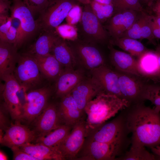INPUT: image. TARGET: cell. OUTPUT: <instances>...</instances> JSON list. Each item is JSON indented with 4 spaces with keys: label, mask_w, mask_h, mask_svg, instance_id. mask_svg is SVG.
<instances>
[{
    "label": "cell",
    "mask_w": 160,
    "mask_h": 160,
    "mask_svg": "<svg viewBox=\"0 0 160 160\" xmlns=\"http://www.w3.org/2000/svg\"><path fill=\"white\" fill-rule=\"evenodd\" d=\"M91 77L100 87L102 93L115 95L123 99L120 92L117 71L103 65L91 71Z\"/></svg>",
    "instance_id": "cell-16"
},
{
    "label": "cell",
    "mask_w": 160,
    "mask_h": 160,
    "mask_svg": "<svg viewBox=\"0 0 160 160\" xmlns=\"http://www.w3.org/2000/svg\"><path fill=\"white\" fill-rule=\"evenodd\" d=\"M35 43L30 47L28 53L44 56L51 53L52 47L60 37L56 31H42Z\"/></svg>",
    "instance_id": "cell-28"
},
{
    "label": "cell",
    "mask_w": 160,
    "mask_h": 160,
    "mask_svg": "<svg viewBox=\"0 0 160 160\" xmlns=\"http://www.w3.org/2000/svg\"><path fill=\"white\" fill-rule=\"evenodd\" d=\"M129 105L127 100L115 95L98 94L87 104L84 109L88 128H93L106 122Z\"/></svg>",
    "instance_id": "cell-3"
},
{
    "label": "cell",
    "mask_w": 160,
    "mask_h": 160,
    "mask_svg": "<svg viewBox=\"0 0 160 160\" xmlns=\"http://www.w3.org/2000/svg\"><path fill=\"white\" fill-rule=\"evenodd\" d=\"M11 149L13 152V160H36L35 158L21 149L19 147L14 146Z\"/></svg>",
    "instance_id": "cell-38"
},
{
    "label": "cell",
    "mask_w": 160,
    "mask_h": 160,
    "mask_svg": "<svg viewBox=\"0 0 160 160\" xmlns=\"http://www.w3.org/2000/svg\"><path fill=\"white\" fill-rule=\"evenodd\" d=\"M0 1H9V0H0Z\"/></svg>",
    "instance_id": "cell-50"
},
{
    "label": "cell",
    "mask_w": 160,
    "mask_h": 160,
    "mask_svg": "<svg viewBox=\"0 0 160 160\" xmlns=\"http://www.w3.org/2000/svg\"><path fill=\"white\" fill-rule=\"evenodd\" d=\"M118 160H155V156L148 152L145 147L141 148H130Z\"/></svg>",
    "instance_id": "cell-32"
},
{
    "label": "cell",
    "mask_w": 160,
    "mask_h": 160,
    "mask_svg": "<svg viewBox=\"0 0 160 160\" xmlns=\"http://www.w3.org/2000/svg\"><path fill=\"white\" fill-rule=\"evenodd\" d=\"M73 53L77 64L91 71L104 65L103 56L95 44L78 37L67 40Z\"/></svg>",
    "instance_id": "cell-7"
},
{
    "label": "cell",
    "mask_w": 160,
    "mask_h": 160,
    "mask_svg": "<svg viewBox=\"0 0 160 160\" xmlns=\"http://www.w3.org/2000/svg\"><path fill=\"white\" fill-rule=\"evenodd\" d=\"M82 8L78 4L70 11L66 17L68 23L71 25H77L79 22L82 15Z\"/></svg>",
    "instance_id": "cell-37"
},
{
    "label": "cell",
    "mask_w": 160,
    "mask_h": 160,
    "mask_svg": "<svg viewBox=\"0 0 160 160\" xmlns=\"http://www.w3.org/2000/svg\"><path fill=\"white\" fill-rule=\"evenodd\" d=\"M88 129L85 118L73 126L68 136L56 148L63 160H75L84 143Z\"/></svg>",
    "instance_id": "cell-10"
},
{
    "label": "cell",
    "mask_w": 160,
    "mask_h": 160,
    "mask_svg": "<svg viewBox=\"0 0 160 160\" xmlns=\"http://www.w3.org/2000/svg\"><path fill=\"white\" fill-rule=\"evenodd\" d=\"M109 41L111 45L117 46L137 58L148 50L140 42L130 38L122 37L111 39Z\"/></svg>",
    "instance_id": "cell-30"
},
{
    "label": "cell",
    "mask_w": 160,
    "mask_h": 160,
    "mask_svg": "<svg viewBox=\"0 0 160 160\" xmlns=\"http://www.w3.org/2000/svg\"><path fill=\"white\" fill-rule=\"evenodd\" d=\"M137 60V69L141 77L146 79L158 80L159 68L158 57L155 52L148 49Z\"/></svg>",
    "instance_id": "cell-24"
},
{
    "label": "cell",
    "mask_w": 160,
    "mask_h": 160,
    "mask_svg": "<svg viewBox=\"0 0 160 160\" xmlns=\"http://www.w3.org/2000/svg\"><path fill=\"white\" fill-rule=\"evenodd\" d=\"M51 54L64 69H75L78 64L67 41L60 36L54 43Z\"/></svg>",
    "instance_id": "cell-25"
},
{
    "label": "cell",
    "mask_w": 160,
    "mask_h": 160,
    "mask_svg": "<svg viewBox=\"0 0 160 160\" xmlns=\"http://www.w3.org/2000/svg\"><path fill=\"white\" fill-rule=\"evenodd\" d=\"M1 79L4 82L2 91L3 105L13 120H18L23 111L22 104L18 95V92L21 90V87L14 73Z\"/></svg>",
    "instance_id": "cell-12"
},
{
    "label": "cell",
    "mask_w": 160,
    "mask_h": 160,
    "mask_svg": "<svg viewBox=\"0 0 160 160\" xmlns=\"http://www.w3.org/2000/svg\"><path fill=\"white\" fill-rule=\"evenodd\" d=\"M73 127L63 124L44 136L37 137L34 143L42 144L56 149L68 136Z\"/></svg>",
    "instance_id": "cell-29"
},
{
    "label": "cell",
    "mask_w": 160,
    "mask_h": 160,
    "mask_svg": "<svg viewBox=\"0 0 160 160\" xmlns=\"http://www.w3.org/2000/svg\"><path fill=\"white\" fill-rule=\"evenodd\" d=\"M130 133L124 109L119 114L111 121L105 122L88 129L86 138L100 142L114 145L125 152L130 145Z\"/></svg>",
    "instance_id": "cell-2"
},
{
    "label": "cell",
    "mask_w": 160,
    "mask_h": 160,
    "mask_svg": "<svg viewBox=\"0 0 160 160\" xmlns=\"http://www.w3.org/2000/svg\"><path fill=\"white\" fill-rule=\"evenodd\" d=\"M154 12H160V0H158L153 8Z\"/></svg>",
    "instance_id": "cell-45"
},
{
    "label": "cell",
    "mask_w": 160,
    "mask_h": 160,
    "mask_svg": "<svg viewBox=\"0 0 160 160\" xmlns=\"http://www.w3.org/2000/svg\"><path fill=\"white\" fill-rule=\"evenodd\" d=\"M70 93L79 109L85 113L84 109L87 104L102 93V91L97 83L91 77L84 79Z\"/></svg>",
    "instance_id": "cell-18"
},
{
    "label": "cell",
    "mask_w": 160,
    "mask_h": 160,
    "mask_svg": "<svg viewBox=\"0 0 160 160\" xmlns=\"http://www.w3.org/2000/svg\"><path fill=\"white\" fill-rule=\"evenodd\" d=\"M108 47L110 61L115 70L141 76L137 69V60L135 57L115 49L111 44Z\"/></svg>",
    "instance_id": "cell-20"
},
{
    "label": "cell",
    "mask_w": 160,
    "mask_h": 160,
    "mask_svg": "<svg viewBox=\"0 0 160 160\" xmlns=\"http://www.w3.org/2000/svg\"><path fill=\"white\" fill-rule=\"evenodd\" d=\"M122 37L137 40L146 39L152 42L155 38L152 32L149 15L144 11L139 12L133 24L120 37Z\"/></svg>",
    "instance_id": "cell-23"
},
{
    "label": "cell",
    "mask_w": 160,
    "mask_h": 160,
    "mask_svg": "<svg viewBox=\"0 0 160 160\" xmlns=\"http://www.w3.org/2000/svg\"><path fill=\"white\" fill-rule=\"evenodd\" d=\"M82 15L78 23V37L93 43H103L110 36L107 30L94 12L90 4H84Z\"/></svg>",
    "instance_id": "cell-4"
},
{
    "label": "cell",
    "mask_w": 160,
    "mask_h": 160,
    "mask_svg": "<svg viewBox=\"0 0 160 160\" xmlns=\"http://www.w3.org/2000/svg\"><path fill=\"white\" fill-rule=\"evenodd\" d=\"M4 105L1 106L0 114V132L3 133L5 130L10 126L11 123H9L8 119L5 114L7 111Z\"/></svg>",
    "instance_id": "cell-40"
},
{
    "label": "cell",
    "mask_w": 160,
    "mask_h": 160,
    "mask_svg": "<svg viewBox=\"0 0 160 160\" xmlns=\"http://www.w3.org/2000/svg\"><path fill=\"white\" fill-rule=\"evenodd\" d=\"M125 152L112 144L100 142L85 138L75 160H118Z\"/></svg>",
    "instance_id": "cell-8"
},
{
    "label": "cell",
    "mask_w": 160,
    "mask_h": 160,
    "mask_svg": "<svg viewBox=\"0 0 160 160\" xmlns=\"http://www.w3.org/2000/svg\"><path fill=\"white\" fill-rule=\"evenodd\" d=\"M140 2H142L148 6L151 5L153 0H139Z\"/></svg>",
    "instance_id": "cell-47"
},
{
    "label": "cell",
    "mask_w": 160,
    "mask_h": 160,
    "mask_svg": "<svg viewBox=\"0 0 160 160\" xmlns=\"http://www.w3.org/2000/svg\"><path fill=\"white\" fill-rule=\"evenodd\" d=\"M151 149L153 153L156 156L157 160H160V145Z\"/></svg>",
    "instance_id": "cell-43"
},
{
    "label": "cell",
    "mask_w": 160,
    "mask_h": 160,
    "mask_svg": "<svg viewBox=\"0 0 160 160\" xmlns=\"http://www.w3.org/2000/svg\"><path fill=\"white\" fill-rule=\"evenodd\" d=\"M19 147L36 160H63L56 149L42 144L28 143Z\"/></svg>",
    "instance_id": "cell-27"
},
{
    "label": "cell",
    "mask_w": 160,
    "mask_h": 160,
    "mask_svg": "<svg viewBox=\"0 0 160 160\" xmlns=\"http://www.w3.org/2000/svg\"><path fill=\"white\" fill-rule=\"evenodd\" d=\"M33 55L44 77L49 80L55 81L64 69L51 53L44 56Z\"/></svg>",
    "instance_id": "cell-26"
},
{
    "label": "cell",
    "mask_w": 160,
    "mask_h": 160,
    "mask_svg": "<svg viewBox=\"0 0 160 160\" xmlns=\"http://www.w3.org/2000/svg\"><path fill=\"white\" fill-rule=\"evenodd\" d=\"M155 52L158 57L159 68V72L158 77V80L160 81V45L157 47Z\"/></svg>",
    "instance_id": "cell-44"
},
{
    "label": "cell",
    "mask_w": 160,
    "mask_h": 160,
    "mask_svg": "<svg viewBox=\"0 0 160 160\" xmlns=\"http://www.w3.org/2000/svg\"><path fill=\"white\" fill-rule=\"evenodd\" d=\"M139 12L126 10L115 14L104 26L111 39L120 37L133 24Z\"/></svg>",
    "instance_id": "cell-17"
},
{
    "label": "cell",
    "mask_w": 160,
    "mask_h": 160,
    "mask_svg": "<svg viewBox=\"0 0 160 160\" xmlns=\"http://www.w3.org/2000/svg\"><path fill=\"white\" fill-rule=\"evenodd\" d=\"M37 136L35 132L27 126L21 123L19 120L11 123L0 137L1 145L10 148L20 147L28 143L35 142Z\"/></svg>",
    "instance_id": "cell-14"
},
{
    "label": "cell",
    "mask_w": 160,
    "mask_h": 160,
    "mask_svg": "<svg viewBox=\"0 0 160 160\" xmlns=\"http://www.w3.org/2000/svg\"><path fill=\"white\" fill-rule=\"evenodd\" d=\"M33 15L40 14L47 7L50 0H23Z\"/></svg>",
    "instance_id": "cell-36"
},
{
    "label": "cell",
    "mask_w": 160,
    "mask_h": 160,
    "mask_svg": "<svg viewBox=\"0 0 160 160\" xmlns=\"http://www.w3.org/2000/svg\"><path fill=\"white\" fill-rule=\"evenodd\" d=\"M144 101L148 100L160 110V85L147 83L143 95Z\"/></svg>",
    "instance_id": "cell-33"
},
{
    "label": "cell",
    "mask_w": 160,
    "mask_h": 160,
    "mask_svg": "<svg viewBox=\"0 0 160 160\" xmlns=\"http://www.w3.org/2000/svg\"><path fill=\"white\" fill-rule=\"evenodd\" d=\"M85 78L84 73L81 69H64L55 80L56 95L61 98L70 93Z\"/></svg>",
    "instance_id": "cell-19"
},
{
    "label": "cell",
    "mask_w": 160,
    "mask_h": 160,
    "mask_svg": "<svg viewBox=\"0 0 160 160\" xmlns=\"http://www.w3.org/2000/svg\"><path fill=\"white\" fill-rule=\"evenodd\" d=\"M116 71L119 76L122 98L128 102L129 105L144 102L143 95L147 83L145 78L136 75Z\"/></svg>",
    "instance_id": "cell-11"
},
{
    "label": "cell",
    "mask_w": 160,
    "mask_h": 160,
    "mask_svg": "<svg viewBox=\"0 0 160 160\" xmlns=\"http://www.w3.org/2000/svg\"><path fill=\"white\" fill-rule=\"evenodd\" d=\"M58 107L65 124L73 126L84 117V113L79 108L74 98L69 93L61 98Z\"/></svg>",
    "instance_id": "cell-22"
},
{
    "label": "cell",
    "mask_w": 160,
    "mask_h": 160,
    "mask_svg": "<svg viewBox=\"0 0 160 160\" xmlns=\"http://www.w3.org/2000/svg\"><path fill=\"white\" fill-rule=\"evenodd\" d=\"M0 23V40H1L12 25V18L9 17L6 20Z\"/></svg>",
    "instance_id": "cell-41"
},
{
    "label": "cell",
    "mask_w": 160,
    "mask_h": 160,
    "mask_svg": "<svg viewBox=\"0 0 160 160\" xmlns=\"http://www.w3.org/2000/svg\"><path fill=\"white\" fill-rule=\"evenodd\" d=\"M25 93V102L19 120L27 124L32 123L48 104L51 95L50 88L44 87L29 90Z\"/></svg>",
    "instance_id": "cell-9"
},
{
    "label": "cell",
    "mask_w": 160,
    "mask_h": 160,
    "mask_svg": "<svg viewBox=\"0 0 160 160\" xmlns=\"http://www.w3.org/2000/svg\"><path fill=\"white\" fill-rule=\"evenodd\" d=\"M11 16L18 19L22 32V44L39 30L36 20L23 0H13L10 8Z\"/></svg>",
    "instance_id": "cell-13"
},
{
    "label": "cell",
    "mask_w": 160,
    "mask_h": 160,
    "mask_svg": "<svg viewBox=\"0 0 160 160\" xmlns=\"http://www.w3.org/2000/svg\"><path fill=\"white\" fill-rule=\"evenodd\" d=\"M7 158L5 154L3 152L0 151V160H7Z\"/></svg>",
    "instance_id": "cell-48"
},
{
    "label": "cell",
    "mask_w": 160,
    "mask_h": 160,
    "mask_svg": "<svg viewBox=\"0 0 160 160\" xmlns=\"http://www.w3.org/2000/svg\"><path fill=\"white\" fill-rule=\"evenodd\" d=\"M112 4L115 9L114 14L126 10H132L139 12L143 11L139 0H113Z\"/></svg>",
    "instance_id": "cell-34"
},
{
    "label": "cell",
    "mask_w": 160,
    "mask_h": 160,
    "mask_svg": "<svg viewBox=\"0 0 160 160\" xmlns=\"http://www.w3.org/2000/svg\"><path fill=\"white\" fill-rule=\"evenodd\" d=\"M127 126L132 135L130 148L160 145V110L146 106L144 102L124 108Z\"/></svg>",
    "instance_id": "cell-1"
},
{
    "label": "cell",
    "mask_w": 160,
    "mask_h": 160,
    "mask_svg": "<svg viewBox=\"0 0 160 160\" xmlns=\"http://www.w3.org/2000/svg\"><path fill=\"white\" fill-rule=\"evenodd\" d=\"M9 1H0V18L7 17L9 16L8 12L11 6Z\"/></svg>",
    "instance_id": "cell-42"
},
{
    "label": "cell",
    "mask_w": 160,
    "mask_h": 160,
    "mask_svg": "<svg viewBox=\"0 0 160 160\" xmlns=\"http://www.w3.org/2000/svg\"><path fill=\"white\" fill-rule=\"evenodd\" d=\"M32 123L33 125V130L35 132L37 137L44 136L65 124L58 107L53 103H49Z\"/></svg>",
    "instance_id": "cell-15"
},
{
    "label": "cell",
    "mask_w": 160,
    "mask_h": 160,
    "mask_svg": "<svg viewBox=\"0 0 160 160\" xmlns=\"http://www.w3.org/2000/svg\"><path fill=\"white\" fill-rule=\"evenodd\" d=\"M14 44L0 41V76L14 73L19 54Z\"/></svg>",
    "instance_id": "cell-21"
},
{
    "label": "cell",
    "mask_w": 160,
    "mask_h": 160,
    "mask_svg": "<svg viewBox=\"0 0 160 160\" xmlns=\"http://www.w3.org/2000/svg\"><path fill=\"white\" fill-rule=\"evenodd\" d=\"M14 76L24 92L34 89L41 82L43 76L33 55L28 52L19 55Z\"/></svg>",
    "instance_id": "cell-5"
},
{
    "label": "cell",
    "mask_w": 160,
    "mask_h": 160,
    "mask_svg": "<svg viewBox=\"0 0 160 160\" xmlns=\"http://www.w3.org/2000/svg\"><path fill=\"white\" fill-rule=\"evenodd\" d=\"M78 1L79 3H80L83 4H89L90 3L91 0H76Z\"/></svg>",
    "instance_id": "cell-49"
},
{
    "label": "cell",
    "mask_w": 160,
    "mask_h": 160,
    "mask_svg": "<svg viewBox=\"0 0 160 160\" xmlns=\"http://www.w3.org/2000/svg\"><path fill=\"white\" fill-rule=\"evenodd\" d=\"M58 34L67 40H72L78 38L77 27L75 25L67 23L60 25L56 29Z\"/></svg>",
    "instance_id": "cell-35"
},
{
    "label": "cell",
    "mask_w": 160,
    "mask_h": 160,
    "mask_svg": "<svg viewBox=\"0 0 160 160\" xmlns=\"http://www.w3.org/2000/svg\"><path fill=\"white\" fill-rule=\"evenodd\" d=\"M79 3L76 0H50L47 7L36 20L39 29L56 31L70 10Z\"/></svg>",
    "instance_id": "cell-6"
},
{
    "label": "cell",
    "mask_w": 160,
    "mask_h": 160,
    "mask_svg": "<svg viewBox=\"0 0 160 160\" xmlns=\"http://www.w3.org/2000/svg\"><path fill=\"white\" fill-rule=\"evenodd\" d=\"M149 19L154 37L160 39V17L156 15H149Z\"/></svg>",
    "instance_id": "cell-39"
},
{
    "label": "cell",
    "mask_w": 160,
    "mask_h": 160,
    "mask_svg": "<svg viewBox=\"0 0 160 160\" xmlns=\"http://www.w3.org/2000/svg\"><path fill=\"white\" fill-rule=\"evenodd\" d=\"M95 1L100 3L105 4H112L113 0H94Z\"/></svg>",
    "instance_id": "cell-46"
},
{
    "label": "cell",
    "mask_w": 160,
    "mask_h": 160,
    "mask_svg": "<svg viewBox=\"0 0 160 160\" xmlns=\"http://www.w3.org/2000/svg\"><path fill=\"white\" fill-rule=\"evenodd\" d=\"M90 4L102 24L109 20L115 13V9L112 4H101L94 0H91Z\"/></svg>",
    "instance_id": "cell-31"
}]
</instances>
